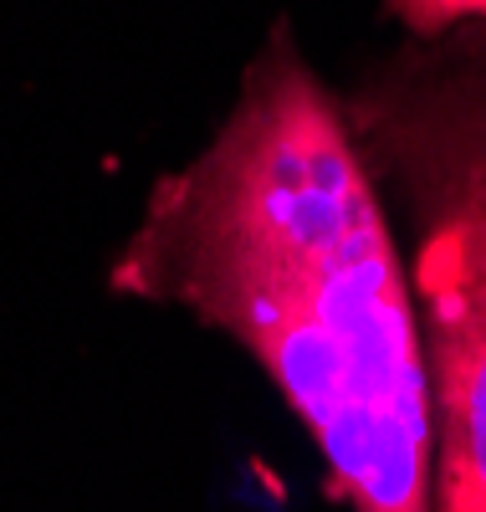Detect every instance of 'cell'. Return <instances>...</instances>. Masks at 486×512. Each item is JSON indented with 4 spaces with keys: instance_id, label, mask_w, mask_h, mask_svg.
I'll return each instance as SVG.
<instances>
[{
    "instance_id": "cell-1",
    "label": "cell",
    "mask_w": 486,
    "mask_h": 512,
    "mask_svg": "<svg viewBox=\"0 0 486 512\" xmlns=\"http://www.w3.org/2000/svg\"><path fill=\"white\" fill-rule=\"evenodd\" d=\"M113 287L226 328L297 410L353 512H435L405 256L343 103L292 36L261 47L220 134L154 190Z\"/></svg>"
},
{
    "instance_id": "cell-2",
    "label": "cell",
    "mask_w": 486,
    "mask_h": 512,
    "mask_svg": "<svg viewBox=\"0 0 486 512\" xmlns=\"http://www.w3.org/2000/svg\"><path fill=\"white\" fill-rule=\"evenodd\" d=\"M343 118L410 226L400 256L430 379V507L486 512V16L415 36Z\"/></svg>"
},
{
    "instance_id": "cell-3",
    "label": "cell",
    "mask_w": 486,
    "mask_h": 512,
    "mask_svg": "<svg viewBox=\"0 0 486 512\" xmlns=\"http://www.w3.org/2000/svg\"><path fill=\"white\" fill-rule=\"evenodd\" d=\"M410 36H440L461 21L486 16V0H384Z\"/></svg>"
}]
</instances>
